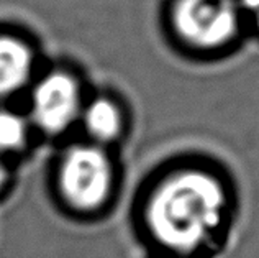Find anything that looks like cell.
Instances as JSON below:
<instances>
[{"label":"cell","instance_id":"cell-1","mask_svg":"<svg viewBox=\"0 0 259 258\" xmlns=\"http://www.w3.org/2000/svg\"><path fill=\"white\" fill-rule=\"evenodd\" d=\"M227 210L228 193L217 174L202 168H182L153 188L145 214L156 240L187 252L220 227Z\"/></svg>","mask_w":259,"mask_h":258},{"label":"cell","instance_id":"cell-2","mask_svg":"<svg viewBox=\"0 0 259 258\" xmlns=\"http://www.w3.org/2000/svg\"><path fill=\"white\" fill-rule=\"evenodd\" d=\"M61 186L74 207L92 210L108 199L113 186V168L97 146H77L67 153L61 169Z\"/></svg>","mask_w":259,"mask_h":258},{"label":"cell","instance_id":"cell-3","mask_svg":"<svg viewBox=\"0 0 259 258\" xmlns=\"http://www.w3.org/2000/svg\"><path fill=\"white\" fill-rule=\"evenodd\" d=\"M176 31L199 48H218L238 30V10L230 0H179L174 5Z\"/></svg>","mask_w":259,"mask_h":258},{"label":"cell","instance_id":"cell-4","mask_svg":"<svg viewBox=\"0 0 259 258\" xmlns=\"http://www.w3.org/2000/svg\"><path fill=\"white\" fill-rule=\"evenodd\" d=\"M79 87L71 76L54 72L35 92V115L45 130L59 132L76 119L79 112Z\"/></svg>","mask_w":259,"mask_h":258},{"label":"cell","instance_id":"cell-5","mask_svg":"<svg viewBox=\"0 0 259 258\" xmlns=\"http://www.w3.org/2000/svg\"><path fill=\"white\" fill-rule=\"evenodd\" d=\"M30 72V51L17 40L0 38V94L15 91Z\"/></svg>","mask_w":259,"mask_h":258},{"label":"cell","instance_id":"cell-6","mask_svg":"<svg viewBox=\"0 0 259 258\" xmlns=\"http://www.w3.org/2000/svg\"><path fill=\"white\" fill-rule=\"evenodd\" d=\"M84 124L95 140L110 141L120 135L123 119L117 104L102 97L87 105L84 112Z\"/></svg>","mask_w":259,"mask_h":258},{"label":"cell","instance_id":"cell-7","mask_svg":"<svg viewBox=\"0 0 259 258\" xmlns=\"http://www.w3.org/2000/svg\"><path fill=\"white\" fill-rule=\"evenodd\" d=\"M25 128L17 115L0 112V148H13L22 143Z\"/></svg>","mask_w":259,"mask_h":258},{"label":"cell","instance_id":"cell-8","mask_svg":"<svg viewBox=\"0 0 259 258\" xmlns=\"http://www.w3.org/2000/svg\"><path fill=\"white\" fill-rule=\"evenodd\" d=\"M243 9L246 10L259 26V0H241Z\"/></svg>","mask_w":259,"mask_h":258},{"label":"cell","instance_id":"cell-9","mask_svg":"<svg viewBox=\"0 0 259 258\" xmlns=\"http://www.w3.org/2000/svg\"><path fill=\"white\" fill-rule=\"evenodd\" d=\"M2 178H4V169H2V166H0V181H2Z\"/></svg>","mask_w":259,"mask_h":258}]
</instances>
